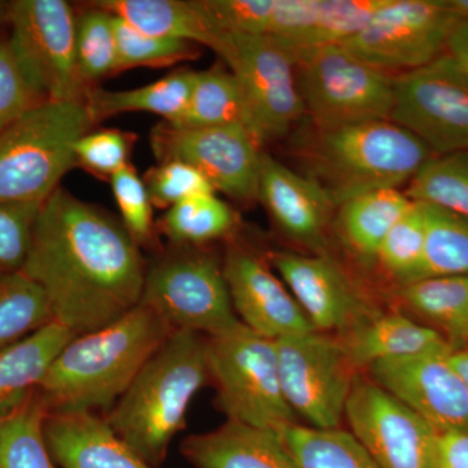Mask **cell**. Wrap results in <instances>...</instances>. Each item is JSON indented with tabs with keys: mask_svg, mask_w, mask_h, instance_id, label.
<instances>
[{
	"mask_svg": "<svg viewBox=\"0 0 468 468\" xmlns=\"http://www.w3.org/2000/svg\"><path fill=\"white\" fill-rule=\"evenodd\" d=\"M146 268L122 223L58 186L43 202L21 272L41 286L54 322L80 335L140 304Z\"/></svg>",
	"mask_w": 468,
	"mask_h": 468,
	"instance_id": "cell-1",
	"label": "cell"
},
{
	"mask_svg": "<svg viewBox=\"0 0 468 468\" xmlns=\"http://www.w3.org/2000/svg\"><path fill=\"white\" fill-rule=\"evenodd\" d=\"M172 334L153 311L138 304L112 324L72 338L52 360L37 392L48 414H109Z\"/></svg>",
	"mask_w": 468,
	"mask_h": 468,
	"instance_id": "cell-2",
	"label": "cell"
},
{
	"mask_svg": "<svg viewBox=\"0 0 468 468\" xmlns=\"http://www.w3.org/2000/svg\"><path fill=\"white\" fill-rule=\"evenodd\" d=\"M208 383L205 335L174 332L103 417L122 441L156 468L186 427L194 397Z\"/></svg>",
	"mask_w": 468,
	"mask_h": 468,
	"instance_id": "cell-3",
	"label": "cell"
},
{
	"mask_svg": "<svg viewBox=\"0 0 468 468\" xmlns=\"http://www.w3.org/2000/svg\"><path fill=\"white\" fill-rule=\"evenodd\" d=\"M426 144L392 120L319 132L316 175L335 206L360 194L399 189L432 158Z\"/></svg>",
	"mask_w": 468,
	"mask_h": 468,
	"instance_id": "cell-4",
	"label": "cell"
},
{
	"mask_svg": "<svg viewBox=\"0 0 468 468\" xmlns=\"http://www.w3.org/2000/svg\"><path fill=\"white\" fill-rule=\"evenodd\" d=\"M92 124L85 101H46L18 117L0 133V203L45 202Z\"/></svg>",
	"mask_w": 468,
	"mask_h": 468,
	"instance_id": "cell-5",
	"label": "cell"
},
{
	"mask_svg": "<svg viewBox=\"0 0 468 468\" xmlns=\"http://www.w3.org/2000/svg\"><path fill=\"white\" fill-rule=\"evenodd\" d=\"M215 405L227 420L282 433L297 423L280 384L275 341L241 322L206 337Z\"/></svg>",
	"mask_w": 468,
	"mask_h": 468,
	"instance_id": "cell-6",
	"label": "cell"
},
{
	"mask_svg": "<svg viewBox=\"0 0 468 468\" xmlns=\"http://www.w3.org/2000/svg\"><path fill=\"white\" fill-rule=\"evenodd\" d=\"M304 112L319 132L390 120L394 75L340 45L292 50Z\"/></svg>",
	"mask_w": 468,
	"mask_h": 468,
	"instance_id": "cell-7",
	"label": "cell"
},
{
	"mask_svg": "<svg viewBox=\"0 0 468 468\" xmlns=\"http://www.w3.org/2000/svg\"><path fill=\"white\" fill-rule=\"evenodd\" d=\"M208 48L236 79L258 143L284 137L304 113L292 48L273 37L230 33L215 34Z\"/></svg>",
	"mask_w": 468,
	"mask_h": 468,
	"instance_id": "cell-8",
	"label": "cell"
},
{
	"mask_svg": "<svg viewBox=\"0 0 468 468\" xmlns=\"http://www.w3.org/2000/svg\"><path fill=\"white\" fill-rule=\"evenodd\" d=\"M140 304L172 332L209 337L239 324L223 264L207 252L178 246L146 268Z\"/></svg>",
	"mask_w": 468,
	"mask_h": 468,
	"instance_id": "cell-9",
	"label": "cell"
},
{
	"mask_svg": "<svg viewBox=\"0 0 468 468\" xmlns=\"http://www.w3.org/2000/svg\"><path fill=\"white\" fill-rule=\"evenodd\" d=\"M8 41L21 72L42 101H84L77 63V17L64 0L8 2Z\"/></svg>",
	"mask_w": 468,
	"mask_h": 468,
	"instance_id": "cell-10",
	"label": "cell"
},
{
	"mask_svg": "<svg viewBox=\"0 0 468 468\" xmlns=\"http://www.w3.org/2000/svg\"><path fill=\"white\" fill-rule=\"evenodd\" d=\"M458 23L448 0H387L340 46L369 66L401 75L445 54Z\"/></svg>",
	"mask_w": 468,
	"mask_h": 468,
	"instance_id": "cell-11",
	"label": "cell"
},
{
	"mask_svg": "<svg viewBox=\"0 0 468 468\" xmlns=\"http://www.w3.org/2000/svg\"><path fill=\"white\" fill-rule=\"evenodd\" d=\"M289 408L311 427H340L356 375L343 341L311 331L275 340Z\"/></svg>",
	"mask_w": 468,
	"mask_h": 468,
	"instance_id": "cell-12",
	"label": "cell"
},
{
	"mask_svg": "<svg viewBox=\"0 0 468 468\" xmlns=\"http://www.w3.org/2000/svg\"><path fill=\"white\" fill-rule=\"evenodd\" d=\"M390 120L426 144L432 155L468 150V77L443 54L394 77Z\"/></svg>",
	"mask_w": 468,
	"mask_h": 468,
	"instance_id": "cell-13",
	"label": "cell"
},
{
	"mask_svg": "<svg viewBox=\"0 0 468 468\" xmlns=\"http://www.w3.org/2000/svg\"><path fill=\"white\" fill-rule=\"evenodd\" d=\"M151 144L160 163L192 165L215 192L239 201L258 198L263 151L245 125L181 128L163 122L154 129Z\"/></svg>",
	"mask_w": 468,
	"mask_h": 468,
	"instance_id": "cell-14",
	"label": "cell"
},
{
	"mask_svg": "<svg viewBox=\"0 0 468 468\" xmlns=\"http://www.w3.org/2000/svg\"><path fill=\"white\" fill-rule=\"evenodd\" d=\"M345 418L380 468H437L435 428L371 378L356 377Z\"/></svg>",
	"mask_w": 468,
	"mask_h": 468,
	"instance_id": "cell-15",
	"label": "cell"
},
{
	"mask_svg": "<svg viewBox=\"0 0 468 468\" xmlns=\"http://www.w3.org/2000/svg\"><path fill=\"white\" fill-rule=\"evenodd\" d=\"M452 351L378 360L371 380L405 403L437 433L468 431V389L451 363Z\"/></svg>",
	"mask_w": 468,
	"mask_h": 468,
	"instance_id": "cell-16",
	"label": "cell"
},
{
	"mask_svg": "<svg viewBox=\"0 0 468 468\" xmlns=\"http://www.w3.org/2000/svg\"><path fill=\"white\" fill-rule=\"evenodd\" d=\"M271 261L316 332L344 335L377 315L328 255L282 251Z\"/></svg>",
	"mask_w": 468,
	"mask_h": 468,
	"instance_id": "cell-17",
	"label": "cell"
},
{
	"mask_svg": "<svg viewBox=\"0 0 468 468\" xmlns=\"http://www.w3.org/2000/svg\"><path fill=\"white\" fill-rule=\"evenodd\" d=\"M234 313L270 340L315 331L282 280L254 252L232 246L223 263Z\"/></svg>",
	"mask_w": 468,
	"mask_h": 468,
	"instance_id": "cell-18",
	"label": "cell"
},
{
	"mask_svg": "<svg viewBox=\"0 0 468 468\" xmlns=\"http://www.w3.org/2000/svg\"><path fill=\"white\" fill-rule=\"evenodd\" d=\"M258 198L282 232L324 254L326 224L335 205L316 178L297 174L263 153Z\"/></svg>",
	"mask_w": 468,
	"mask_h": 468,
	"instance_id": "cell-19",
	"label": "cell"
},
{
	"mask_svg": "<svg viewBox=\"0 0 468 468\" xmlns=\"http://www.w3.org/2000/svg\"><path fill=\"white\" fill-rule=\"evenodd\" d=\"M45 437L58 468H154L94 412H50Z\"/></svg>",
	"mask_w": 468,
	"mask_h": 468,
	"instance_id": "cell-20",
	"label": "cell"
},
{
	"mask_svg": "<svg viewBox=\"0 0 468 468\" xmlns=\"http://www.w3.org/2000/svg\"><path fill=\"white\" fill-rule=\"evenodd\" d=\"M181 452L196 468H300L282 433L232 420L186 437Z\"/></svg>",
	"mask_w": 468,
	"mask_h": 468,
	"instance_id": "cell-21",
	"label": "cell"
},
{
	"mask_svg": "<svg viewBox=\"0 0 468 468\" xmlns=\"http://www.w3.org/2000/svg\"><path fill=\"white\" fill-rule=\"evenodd\" d=\"M341 341L354 368L368 367L378 360L452 351L432 326L419 324L401 314L372 316L344 335Z\"/></svg>",
	"mask_w": 468,
	"mask_h": 468,
	"instance_id": "cell-22",
	"label": "cell"
},
{
	"mask_svg": "<svg viewBox=\"0 0 468 468\" xmlns=\"http://www.w3.org/2000/svg\"><path fill=\"white\" fill-rule=\"evenodd\" d=\"M75 337L66 326L51 322L0 353V419L33 396L52 360Z\"/></svg>",
	"mask_w": 468,
	"mask_h": 468,
	"instance_id": "cell-23",
	"label": "cell"
},
{
	"mask_svg": "<svg viewBox=\"0 0 468 468\" xmlns=\"http://www.w3.org/2000/svg\"><path fill=\"white\" fill-rule=\"evenodd\" d=\"M411 199L399 189L360 194L338 206V229L347 248L360 261H378V250L394 224L411 207Z\"/></svg>",
	"mask_w": 468,
	"mask_h": 468,
	"instance_id": "cell-24",
	"label": "cell"
},
{
	"mask_svg": "<svg viewBox=\"0 0 468 468\" xmlns=\"http://www.w3.org/2000/svg\"><path fill=\"white\" fill-rule=\"evenodd\" d=\"M196 75L194 70H175L159 81L129 90L111 91L91 86L84 101L94 122L119 113L149 112L172 124L186 109Z\"/></svg>",
	"mask_w": 468,
	"mask_h": 468,
	"instance_id": "cell-25",
	"label": "cell"
},
{
	"mask_svg": "<svg viewBox=\"0 0 468 468\" xmlns=\"http://www.w3.org/2000/svg\"><path fill=\"white\" fill-rule=\"evenodd\" d=\"M399 297L428 320L452 353L468 347V276L431 277L403 285Z\"/></svg>",
	"mask_w": 468,
	"mask_h": 468,
	"instance_id": "cell-26",
	"label": "cell"
},
{
	"mask_svg": "<svg viewBox=\"0 0 468 468\" xmlns=\"http://www.w3.org/2000/svg\"><path fill=\"white\" fill-rule=\"evenodd\" d=\"M91 5L110 12L149 36L180 39L207 48L214 37L194 0H100L92 2Z\"/></svg>",
	"mask_w": 468,
	"mask_h": 468,
	"instance_id": "cell-27",
	"label": "cell"
},
{
	"mask_svg": "<svg viewBox=\"0 0 468 468\" xmlns=\"http://www.w3.org/2000/svg\"><path fill=\"white\" fill-rule=\"evenodd\" d=\"M232 124H242L248 128L245 104L232 73L221 67L197 72L186 109L171 125L209 128Z\"/></svg>",
	"mask_w": 468,
	"mask_h": 468,
	"instance_id": "cell-28",
	"label": "cell"
},
{
	"mask_svg": "<svg viewBox=\"0 0 468 468\" xmlns=\"http://www.w3.org/2000/svg\"><path fill=\"white\" fill-rule=\"evenodd\" d=\"M282 436L300 468H380L356 436L340 428L294 424Z\"/></svg>",
	"mask_w": 468,
	"mask_h": 468,
	"instance_id": "cell-29",
	"label": "cell"
},
{
	"mask_svg": "<svg viewBox=\"0 0 468 468\" xmlns=\"http://www.w3.org/2000/svg\"><path fill=\"white\" fill-rule=\"evenodd\" d=\"M423 207L426 239L414 282L431 277L468 276V218L426 203Z\"/></svg>",
	"mask_w": 468,
	"mask_h": 468,
	"instance_id": "cell-30",
	"label": "cell"
},
{
	"mask_svg": "<svg viewBox=\"0 0 468 468\" xmlns=\"http://www.w3.org/2000/svg\"><path fill=\"white\" fill-rule=\"evenodd\" d=\"M48 410L39 393L0 419V468H57L45 437Z\"/></svg>",
	"mask_w": 468,
	"mask_h": 468,
	"instance_id": "cell-31",
	"label": "cell"
},
{
	"mask_svg": "<svg viewBox=\"0 0 468 468\" xmlns=\"http://www.w3.org/2000/svg\"><path fill=\"white\" fill-rule=\"evenodd\" d=\"M236 226L233 209L215 193L177 203L160 220V230L176 246L201 245L223 239Z\"/></svg>",
	"mask_w": 468,
	"mask_h": 468,
	"instance_id": "cell-32",
	"label": "cell"
},
{
	"mask_svg": "<svg viewBox=\"0 0 468 468\" xmlns=\"http://www.w3.org/2000/svg\"><path fill=\"white\" fill-rule=\"evenodd\" d=\"M51 322L41 286L23 272L0 279V353Z\"/></svg>",
	"mask_w": 468,
	"mask_h": 468,
	"instance_id": "cell-33",
	"label": "cell"
},
{
	"mask_svg": "<svg viewBox=\"0 0 468 468\" xmlns=\"http://www.w3.org/2000/svg\"><path fill=\"white\" fill-rule=\"evenodd\" d=\"M411 201L468 218V150L433 155L408 184Z\"/></svg>",
	"mask_w": 468,
	"mask_h": 468,
	"instance_id": "cell-34",
	"label": "cell"
},
{
	"mask_svg": "<svg viewBox=\"0 0 468 468\" xmlns=\"http://www.w3.org/2000/svg\"><path fill=\"white\" fill-rule=\"evenodd\" d=\"M385 3L387 0H318L313 23L292 50L343 45L367 26Z\"/></svg>",
	"mask_w": 468,
	"mask_h": 468,
	"instance_id": "cell-35",
	"label": "cell"
},
{
	"mask_svg": "<svg viewBox=\"0 0 468 468\" xmlns=\"http://www.w3.org/2000/svg\"><path fill=\"white\" fill-rule=\"evenodd\" d=\"M76 50L80 75L88 88L117 72L115 21L110 12L91 5L77 17Z\"/></svg>",
	"mask_w": 468,
	"mask_h": 468,
	"instance_id": "cell-36",
	"label": "cell"
},
{
	"mask_svg": "<svg viewBox=\"0 0 468 468\" xmlns=\"http://www.w3.org/2000/svg\"><path fill=\"white\" fill-rule=\"evenodd\" d=\"M426 239V215L423 203L412 202L411 207L385 237L378 261L385 270L403 285L414 282Z\"/></svg>",
	"mask_w": 468,
	"mask_h": 468,
	"instance_id": "cell-37",
	"label": "cell"
},
{
	"mask_svg": "<svg viewBox=\"0 0 468 468\" xmlns=\"http://www.w3.org/2000/svg\"><path fill=\"white\" fill-rule=\"evenodd\" d=\"M113 21L119 54L117 72L138 67L176 66L181 61L196 58L198 54L196 43L149 36L116 16Z\"/></svg>",
	"mask_w": 468,
	"mask_h": 468,
	"instance_id": "cell-38",
	"label": "cell"
},
{
	"mask_svg": "<svg viewBox=\"0 0 468 468\" xmlns=\"http://www.w3.org/2000/svg\"><path fill=\"white\" fill-rule=\"evenodd\" d=\"M194 5L214 36H268L275 0H194Z\"/></svg>",
	"mask_w": 468,
	"mask_h": 468,
	"instance_id": "cell-39",
	"label": "cell"
},
{
	"mask_svg": "<svg viewBox=\"0 0 468 468\" xmlns=\"http://www.w3.org/2000/svg\"><path fill=\"white\" fill-rule=\"evenodd\" d=\"M43 203H0V279L21 272Z\"/></svg>",
	"mask_w": 468,
	"mask_h": 468,
	"instance_id": "cell-40",
	"label": "cell"
},
{
	"mask_svg": "<svg viewBox=\"0 0 468 468\" xmlns=\"http://www.w3.org/2000/svg\"><path fill=\"white\" fill-rule=\"evenodd\" d=\"M113 197L122 226L138 245H144L153 239V203L144 178L132 165H125L111 177Z\"/></svg>",
	"mask_w": 468,
	"mask_h": 468,
	"instance_id": "cell-41",
	"label": "cell"
},
{
	"mask_svg": "<svg viewBox=\"0 0 468 468\" xmlns=\"http://www.w3.org/2000/svg\"><path fill=\"white\" fill-rule=\"evenodd\" d=\"M134 135L119 129H101L86 133L75 144L76 165L111 180L129 165Z\"/></svg>",
	"mask_w": 468,
	"mask_h": 468,
	"instance_id": "cell-42",
	"label": "cell"
},
{
	"mask_svg": "<svg viewBox=\"0 0 468 468\" xmlns=\"http://www.w3.org/2000/svg\"><path fill=\"white\" fill-rule=\"evenodd\" d=\"M151 203L155 207L172 206L205 193H217L201 172L183 162L159 163L144 177Z\"/></svg>",
	"mask_w": 468,
	"mask_h": 468,
	"instance_id": "cell-43",
	"label": "cell"
},
{
	"mask_svg": "<svg viewBox=\"0 0 468 468\" xmlns=\"http://www.w3.org/2000/svg\"><path fill=\"white\" fill-rule=\"evenodd\" d=\"M27 84L9 46L8 33L0 32V133L27 111L42 103Z\"/></svg>",
	"mask_w": 468,
	"mask_h": 468,
	"instance_id": "cell-44",
	"label": "cell"
},
{
	"mask_svg": "<svg viewBox=\"0 0 468 468\" xmlns=\"http://www.w3.org/2000/svg\"><path fill=\"white\" fill-rule=\"evenodd\" d=\"M437 468H468V431L439 433Z\"/></svg>",
	"mask_w": 468,
	"mask_h": 468,
	"instance_id": "cell-45",
	"label": "cell"
},
{
	"mask_svg": "<svg viewBox=\"0 0 468 468\" xmlns=\"http://www.w3.org/2000/svg\"><path fill=\"white\" fill-rule=\"evenodd\" d=\"M446 54L454 58L458 67L468 77V21H460L449 38Z\"/></svg>",
	"mask_w": 468,
	"mask_h": 468,
	"instance_id": "cell-46",
	"label": "cell"
},
{
	"mask_svg": "<svg viewBox=\"0 0 468 468\" xmlns=\"http://www.w3.org/2000/svg\"><path fill=\"white\" fill-rule=\"evenodd\" d=\"M449 359H451L452 368L460 375L468 389V347L464 350L454 351Z\"/></svg>",
	"mask_w": 468,
	"mask_h": 468,
	"instance_id": "cell-47",
	"label": "cell"
},
{
	"mask_svg": "<svg viewBox=\"0 0 468 468\" xmlns=\"http://www.w3.org/2000/svg\"><path fill=\"white\" fill-rule=\"evenodd\" d=\"M448 3L460 21H468V0H448Z\"/></svg>",
	"mask_w": 468,
	"mask_h": 468,
	"instance_id": "cell-48",
	"label": "cell"
},
{
	"mask_svg": "<svg viewBox=\"0 0 468 468\" xmlns=\"http://www.w3.org/2000/svg\"><path fill=\"white\" fill-rule=\"evenodd\" d=\"M8 3L0 2V32L3 27H7Z\"/></svg>",
	"mask_w": 468,
	"mask_h": 468,
	"instance_id": "cell-49",
	"label": "cell"
}]
</instances>
